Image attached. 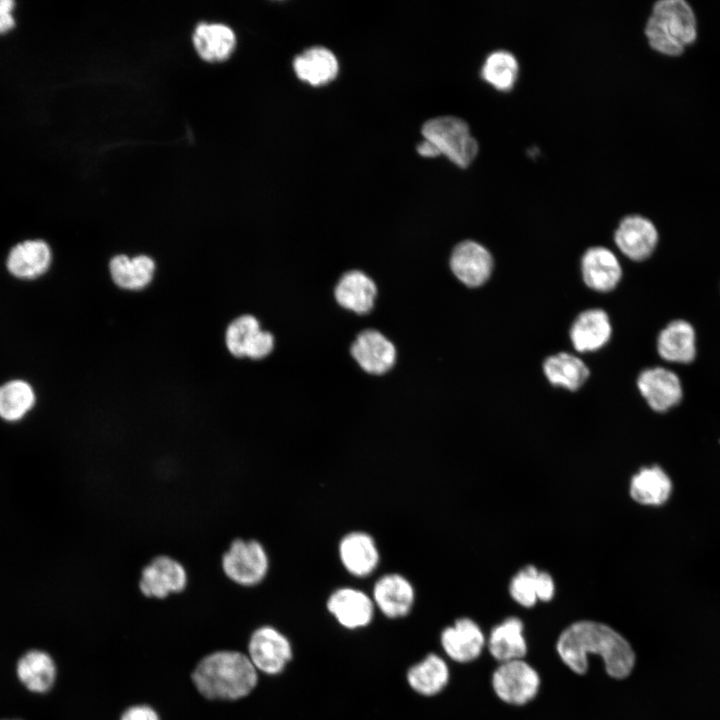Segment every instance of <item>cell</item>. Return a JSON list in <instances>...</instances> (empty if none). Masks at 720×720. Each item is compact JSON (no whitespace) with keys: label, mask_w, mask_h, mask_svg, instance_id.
<instances>
[{"label":"cell","mask_w":720,"mask_h":720,"mask_svg":"<svg viewBox=\"0 0 720 720\" xmlns=\"http://www.w3.org/2000/svg\"><path fill=\"white\" fill-rule=\"evenodd\" d=\"M556 650L574 673L583 675L589 667L588 655L601 656L605 670L615 679H624L635 664V654L628 641L603 623L582 620L568 626L560 634Z\"/></svg>","instance_id":"6da1fadb"},{"label":"cell","mask_w":720,"mask_h":720,"mask_svg":"<svg viewBox=\"0 0 720 720\" xmlns=\"http://www.w3.org/2000/svg\"><path fill=\"white\" fill-rule=\"evenodd\" d=\"M192 680L205 698L232 701L249 695L257 684L258 675L247 655L221 650L200 660Z\"/></svg>","instance_id":"7a4b0ae2"},{"label":"cell","mask_w":720,"mask_h":720,"mask_svg":"<svg viewBox=\"0 0 720 720\" xmlns=\"http://www.w3.org/2000/svg\"><path fill=\"white\" fill-rule=\"evenodd\" d=\"M696 18L684 0H661L654 4L645 26L649 45L669 56L680 55L696 38Z\"/></svg>","instance_id":"3957f363"},{"label":"cell","mask_w":720,"mask_h":720,"mask_svg":"<svg viewBox=\"0 0 720 720\" xmlns=\"http://www.w3.org/2000/svg\"><path fill=\"white\" fill-rule=\"evenodd\" d=\"M219 566L230 582L242 587H253L265 579L270 562L260 541L236 537L221 553Z\"/></svg>","instance_id":"277c9868"},{"label":"cell","mask_w":720,"mask_h":720,"mask_svg":"<svg viewBox=\"0 0 720 720\" xmlns=\"http://www.w3.org/2000/svg\"><path fill=\"white\" fill-rule=\"evenodd\" d=\"M425 140L431 142L439 154L446 156L460 168L468 167L475 159L479 146L468 124L455 116H440L428 120L422 127Z\"/></svg>","instance_id":"5b68a950"},{"label":"cell","mask_w":720,"mask_h":720,"mask_svg":"<svg viewBox=\"0 0 720 720\" xmlns=\"http://www.w3.org/2000/svg\"><path fill=\"white\" fill-rule=\"evenodd\" d=\"M188 579L182 561L173 555L159 553L141 567L138 589L144 597L160 600L182 593L188 585Z\"/></svg>","instance_id":"8992f818"},{"label":"cell","mask_w":720,"mask_h":720,"mask_svg":"<svg viewBox=\"0 0 720 720\" xmlns=\"http://www.w3.org/2000/svg\"><path fill=\"white\" fill-rule=\"evenodd\" d=\"M492 687L503 702L524 705L536 697L540 677L527 662L512 660L501 663L493 672Z\"/></svg>","instance_id":"52a82bcc"},{"label":"cell","mask_w":720,"mask_h":720,"mask_svg":"<svg viewBox=\"0 0 720 720\" xmlns=\"http://www.w3.org/2000/svg\"><path fill=\"white\" fill-rule=\"evenodd\" d=\"M248 657L257 671L276 675L292 658L289 640L272 626L256 629L248 643Z\"/></svg>","instance_id":"ba28073f"},{"label":"cell","mask_w":720,"mask_h":720,"mask_svg":"<svg viewBox=\"0 0 720 720\" xmlns=\"http://www.w3.org/2000/svg\"><path fill=\"white\" fill-rule=\"evenodd\" d=\"M637 387L648 406L659 413L674 408L683 397V388L678 375L664 367H652L641 371L637 378Z\"/></svg>","instance_id":"9c48e42d"},{"label":"cell","mask_w":720,"mask_h":720,"mask_svg":"<svg viewBox=\"0 0 720 720\" xmlns=\"http://www.w3.org/2000/svg\"><path fill=\"white\" fill-rule=\"evenodd\" d=\"M618 249L633 261L650 257L658 243V231L648 218L641 215L624 217L614 232Z\"/></svg>","instance_id":"30bf717a"},{"label":"cell","mask_w":720,"mask_h":720,"mask_svg":"<svg viewBox=\"0 0 720 720\" xmlns=\"http://www.w3.org/2000/svg\"><path fill=\"white\" fill-rule=\"evenodd\" d=\"M450 268L456 278L468 287H479L493 270L491 253L473 240L460 242L450 256Z\"/></svg>","instance_id":"8fae6325"},{"label":"cell","mask_w":720,"mask_h":720,"mask_svg":"<svg viewBox=\"0 0 720 720\" xmlns=\"http://www.w3.org/2000/svg\"><path fill=\"white\" fill-rule=\"evenodd\" d=\"M52 250L42 239H27L15 244L8 252L5 266L19 280H35L43 276L52 263Z\"/></svg>","instance_id":"7c38bea8"},{"label":"cell","mask_w":720,"mask_h":720,"mask_svg":"<svg viewBox=\"0 0 720 720\" xmlns=\"http://www.w3.org/2000/svg\"><path fill=\"white\" fill-rule=\"evenodd\" d=\"M351 355L365 372L381 375L394 365L396 349L382 333L368 329L352 343Z\"/></svg>","instance_id":"4fadbf2b"},{"label":"cell","mask_w":720,"mask_h":720,"mask_svg":"<svg viewBox=\"0 0 720 720\" xmlns=\"http://www.w3.org/2000/svg\"><path fill=\"white\" fill-rule=\"evenodd\" d=\"M327 609L343 627L358 629L371 622L374 602L363 591L345 587L337 589L330 595Z\"/></svg>","instance_id":"5bb4252c"},{"label":"cell","mask_w":720,"mask_h":720,"mask_svg":"<svg viewBox=\"0 0 720 720\" xmlns=\"http://www.w3.org/2000/svg\"><path fill=\"white\" fill-rule=\"evenodd\" d=\"M584 283L598 292L614 289L622 277V268L616 255L603 246L591 247L581 258Z\"/></svg>","instance_id":"9a60e30c"},{"label":"cell","mask_w":720,"mask_h":720,"mask_svg":"<svg viewBox=\"0 0 720 720\" xmlns=\"http://www.w3.org/2000/svg\"><path fill=\"white\" fill-rule=\"evenodd\" d=\"M441 645L455 662L467 663L478 658L485 645L480 627L470 618H459L441 633Z\"/></svg>","instance_id":"2e32d148"},{"label":"cell","mask_w":720,"mask_h":720,"mask_svg":"<svg viewBox=\"0 0 720 720\" xmlns=\"http://www.w3.org/2000/svg\"><path fill=\"white\" fill-rule=\"evenodd\" d=\"M372 600L388 618H400L410 612L415 592L408 579L400 574L390 573L375 582Z\"/></svg>","instance_id":"e0dca14e"},{"label":"cell","mask_w":720,"mask_h":720,"mask_svg":"<svg viewBox=\"0 0 720 720\" xmlns=\"http://www.w3.org/2000/svg\"><path fill=\"white\" fill-rule=\"evenodd\" d=\"M612 326L608 314L599 308L581 312L572 323L570 340L578 352H592L606 345L611 337Z\"/></svg>","instance_id":"ac0fdd59"},{"label":"cell","mask_w":720,"mask_h":720,"mask_svg":"<svg viewBox=\"0 0 720 720\" xmlns=\"http://www.w3.org/2000/svg\"><path fill=\"white\" fill-rule=\"evenodd\" d=\"M657 351L668 362L691 363L697 353L694 327L683 319L669 322L658 334Z\"/></svg>","instance_id":"d6986e66"},{"label":"cell","mask_w":720,"mask_h":720,"mask_svg":"<svg viewBox=\"0 0 720 720\" xmlns=\"http://www.w3.org/2000/svg\"><path fill=\"white\" fill-rule=\"evenodd\" d=\"M339 558L350 574L365 577L377 567L379 551L374 539L369 534L355 531L346 534L341 539Z\"/></svg>","instance_id":"ffe728a7"},{"label":"cell","mask_w":720,"mask_h":720,"mask_svg":"<svg viewBox=\"0 0 720 720\" xmlns=\"http://www.w3.org/2000/svg\"><path fill=\"white\" fill-rule=\"evenodd\" d=\"M376 294L377 288L374 281L359 270L343 274L334 290L337 303L357 314L371 311Z\"/></svg>","instance_id":"44dd1931"},{"label":"cell","mask_w":720,"mask_h":720,"mask_svg":"<svg viewBox=\"0 0 720 720\" xmlns=\"http://www.w3.org/2000/svg\"><path fill=\"white\" fill-rule=\"evenodd\" d=\"M19 681L33 693H46L56 681L57 669L53 658L45 651L33 649L24 653L17 662Z\"/></svg>","instance_id":"7402d4cb"},{"label":"cell","mask_w":720,"mask_h":720,"mask_svg":"<svg viewBox=\"0 0 720 720\" xmlns=\"http://www.w3.org/2000/svg\"><path fill=\"white\" fill-rule=\"evenodd\" d=\"M193 44L199 56L205 61L221 62L234 51L236 37L227 25L200 23L194 31Z\"/></svg>","instance_id":"603a6c76"},{"label":"cell","mask_w":720,"mask_h":720,"mask_svg":"<svg viewBox=\"0 0 720 720\" xmlns=\"http://www.w3.org/2000/svg\"><path fill=\"white\" fill-rule=\"evenodd\" d=\"M630 496L637 503L659 506L667 502L673 490L669 475L659 466L644 467L631 479Z\"/></svg>","instance_id":"cb8c5ba5"},{"label":"cell","mask_w":720,"mask_h":720,"mask_svg":"<svg viewBox=\"0 0 720 720\" xmlns=\"http://www.w3.org/2000/svg\"><path fill=\"white\" fill-rule=\"evenodd\" d=\"M488 649L502 663L522 659L527 653L522 621L517 617H509L496 625L490 632Z\"/></svg>","instance_id":"d4e9b609"},{"label":"cell","mask_w":720,"mask_h":720,"mask_svg":"<svg viewBox=\"0 0 720 720\" xmlns=\"http://www.w3.org/2000/svg\"><path fill=\"white\" fill-rule=\"evenodd\" d=\"M293 67L299 79L313 86L332 81L338 73L334 54L324 47H313L298 55Z\"/></svg>","instance_id":"484cf974"},{"label":"cell","mask_w":720,"mask_h":720,"mask_svg":"<svg viewBox=\"0 0 720 720\" xmlns=\"http://www.w3.org/2000/svg\"><path fill=\"white\" fill-rule=\"evenodd\" d=\"M543 372L550 384L570 391L578 390L590 375L587 365L580 358L566 352L547 357L543 362Z\"/></svg>","instance_id":"4316f807"},{"label":"cell","mask_w":720,"mask_h":720,"mask_svg":"<svg viewBox=\"0 0 720 720\" xmlns=\"http://www.w3.org/2000/svg\"><path fill=\"white\" fill-rule=\"evenodd\" d=\"M407 681L418 694L434 696L448 684L449 668L441 657L429 654L408 670Z\"/></svg>","instance_id":"83f0119b"},{"label":"cell","mask_w":720,"mask_h":720,"mask_svg":"<svg viewBox=\"0 0 720 720\" xmlns=\"http://www.w3.org/2000/svg\"><path fill=\"white\" fill-rule=\"evenodd\" d=\"M37 401L33 386L24 379H11L0 385V419L15 423L21 421Z\"/></svg>","instance_id":"f1b7e54d"},{"label":"cell","mask_w":720,"mask_h":720,"mask_svg":"<svg viewBox=\"0 0 720 720\" xmlns=\"http://www.w3.org/2000/svg\"><path fill=\"white\" fill-rule=\"evenodd\" d=\"M519 71L516 56L508 50L497 49L486 56L480 69V76L495 90L508 92L515 86Z\"/></svg>","instance_id":"f546056e"},{"label":"cell","mask_w":720,"mask_h":720,"mask_svg":"<svg viewBox=\"0 0 720 720\" xmlns=\"http://www.w3.org/2000/svg\"><path fill=\"white\" fill-rule=\"evenodd\" d=\"M155 270L154 261L145 255L132 259L117 255L110 262V272L114 282L125 289H141L152 280Z\"/></svg>","instance_id":"4dcf8cb0"},{"label":"cell","mask_w":720,"mask_h":720,"mask_svg":"<svg viewBox=\"0 0 720 720\" xmlns=\"http://www.w3.org/2000/svg\"><path fill=\"white\" fill-rule=\"evenodd\" d=\"M260 330L259 322L255 317L251 315L238 317L226 331L228 350L236 357H244L249 344Z\"/></svg>","instance_id":"1f68e13d"},{"label":"cell","mask_w":720,"mask_h":720,"mask_svg":"<svg viewBox=\"0 0 720 720\" xmlns=\"http://www.w3.org/2000/svg\"><path fill=\"white\" fill-rule=\"evenodd\" d=\"M539 571L534 566H526L511 580L509 592L511 597L524 607H532L538 600Z\"/></svg>","instance_id":"d6a6232c"},{"label":"cell","mask_w":720,"mask_h":720,"mask_svg":"<svg viewBox=\"0 0 720 720\" xmlns=\"http://www.w3.org/2000/svg\"><path fill=\"white\" fill-rule=\"evenodd\" d=\"M274 338L271 333L260 330L246 350L245 356L252 359H262L272 351Z\"/></svg>","instance_id":"836d02e7"},{"label":"cell","mask_w":720,"mask_h":720,"mask_svg":"<svg viewBox=\"0 0 720 720\" xmlns=\"http://www.w3.org/2000/svg\"><path fill=\"white\" fill-rule=\"evenodd\" d=\"M120 720H160L157 712L148 705H134L126 709Z\"/></svg>","instance_id":"e575fe53"},{"label":"cell","mask_w":720,"mask_h":720,"mask_svg":"<svg viewBox=\"0 0 720 720\" xmlns=\"http://www.w3.org/2000/svg\"><path fill=\"white\" fill-rule=\"evenodd\" d=\"M15 3L11 0H0V34L11 30L15 25L12 11Z\"/></svg>","instance_id":"d590c367"},{"label":"cell","mask_w":720,"mask_h":720,"mask_svg":"<svg viewBox=\"0 0 720 720\" xmlns=\"http://www.w3.org/2000/svg\"><path fill=\"white\" fill-rule=\"evenodd\" d=\"M555 586L552 577L546 572L538 576V600L550 601L554 596Z\"/></svg>","instance_id":"8d00e7d4"},{"label":"cell","mask_w":720,"mask_h":720,"mask_svg":"<svg viewBox=\"0 0 720 720\" xmlns=\"http://www.w3.org/2000/svg\"><path fill=\"white\" fill-rule=\"evenodd\" d=\"M417 151L420 155L424 157H436L440 155L436 147L431 142L425 139L419 143Z\"/></svg>","instance_id":"74e56055"}]
</instances>
